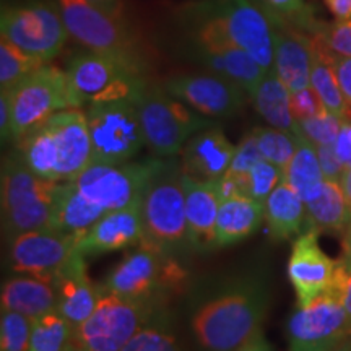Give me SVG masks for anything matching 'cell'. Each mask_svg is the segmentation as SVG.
Segmentation results:
<instances>
[{
    "label": "cell",
    "instance_id": "ffe728a7",
    "mask_svg": "<svg viewBox=\"0 0 351 351\" xmlns=\"http://www.w3.org/2000/svg\"><path fill=\"white\" fill-rule=\"evenodd\" d=\"M143 241L142 202L104 213L96 225L82 236L77 249L83 256H101L140 245Z\"/></svg>",
    "mask_w": 351,
    "mask_h": 351
},
{
    "label": "cell",
    "instance_id": "f5cc1de1",
    "mask_svg": "<svg viewBox=\"0 0 351 351\" xmlns=\"http://www.w3.org/2000/svg\"><path fill=\"white\" fill-rule=\"evenodd\" d=\"M88 2L93 3L95 7L101 8L103 12L109 13V15L117 16V19H119V15H121V13H119V10H121L119 0H88Z\"/></svg>",
    "mask_w": 351,
    "mask_h": 351
},
{
    "label": "cell",
    "instance_id": "603a6c76",
    "mask_svg": "<svg viewBox=\"0 0 351 351\" xmlns=\"http://www.w3.org/2000/svg\"><path fill=\"white\" fill-rule=\"evenodd\" d=\"M274 69L289 93L311 86L313 70V34L295 26L275 25Z\"/></svg>",
    "mask_w": 351,
    "mask_h": 351
},
{
    "label": "cell",
    "instance_id": "3957f363",
    "mask_svg": "<svg viewBox=\"0 0 351 351\" xmlns=\"http://www.w3.org/2000/svg\"><path fill=\"white\" fill-rule=\"evenodd\" d=\"M186 280V270L173 254L140 244L109 274L101 291L163 304L166 296L182 289Z\"/></svg>",
    "mask_w": 351,
    "mask_h": 351
},
{
    "label": "cell",
    "instance_id": "1f68e13d",
    "mask_svg": "<svg viewBox=\"0 0 351 351\" xmlns=\"http://www.w3.org/2000/svg\"><path fill=\"white\" fill-rule=\"evenodd\" d=\"M298 148L291 161L285 166L283 181L288 184L302 200L309 202L319 194L324 186V174L320 168L315 145L298 132Z\"/></svg>",
    "mask_w": 351,
    "mask_h": 351
},
{
    "label": "cell",
    "instance_id": "7dc6e473",
    "mask_svg": "<svg viewBox=\"0 0 351 351\" xmlns=\"http://www.w3.org/2000/svg\"><path fill=\"white\" fill-rule=\"evenodd\" d=\"M335 70H337V77H339L340 88L341 91H343V96L346 103H348L350 112H351V57L337 56Z\"/></svg>",
    "mask_w": 351,
    "mask_h": 351
},
{
    "label": "cell",
    "instance_id": "ac0fdd59",
    "mask_svg": "<svg viewBox=\"0 0 351 351\" xmlns=\"http://www.w3.org/2000/svg\"><path fill=\"white\" fill-rule=\"evenodd\" d=\"M46 124L54 135L59 153L57 182L73 181L93 161L86 114L80 108L64 109L52 114Z\"/></svg>",
    "mask_w": 351,
    "mask_h": 351
},
{
    "label": "cell",
    "instance_id": "8992f818",
    "mask_svg": "<svg viewBox=\"0 0 351 351\" xmlns=\"http://www.w3.org/2000/svg\"><path fill=\"white\" fill-rule=\"evenodd\" d=\"M134 103L137 104L147 145L158 156L178 155L192 135L213 125L212 121L191 111L168 91L148 85Z\"/></svg>",
    "mask_w": 351,
    "mask_h": 351
},
{
    "label": "cell",
    "instance_id": "74e56055",
    "mask_svg": "<svg viewBox=\"0 0 351 351\" xmlns=\"http://www.w3.org/2000/svg\"><path fill=\"white\" fill-rule=\"evenodd\" d=\"M256 132L263 160L285 169L296 153L298 135L275 127H258Z\"/></svg>",
    "mask_w": 351,
    "mask_h": 351
},
{
    "label": "cell",
    "instance_id": "6da1fadb",
    "mask_svg": "<svg viewBox=\"0 0 351 351\" xmlns=\"http://www.w3.org/2000/svg\"><path fill=\"white\" fill-rule=\"evenodd\" d=\"M269 311V291L257 280H243L192 314V330L205 351H236L262 330Z\"/></svg>",
    "mask_w": 351,
    "mask_h": 351
},
{
    "label": "cell",
    "instance_id": "5b68a950",
    "mask_svg": "<svg viewBox=\"0 0 351 351\" xmlns=\"http://www.w3.org/2000/svg\"><path fill=\"white\" fill-rule=\"evenodd\" d=\"M142 245L168 254L191 247L187 232L182 173L163 168L153 178L142 199Z\"/></svg>",
    "mask_w": 351,
    "mask_h": 351
},
{
    "label": "cell",
    "instance_id": "52a82bcc",
    "mask_svg": "<svg viewBox=\"0 0 351 351\" xmlns=\"http://www.w3.org/2000/svg\"><path fill=\"white\" fill-rule=\"evenodd\" d=\"M8 95L12 104L10 140L13 142L49 119L52 114L80 108L67 72L47 64L8 90Z\"/></svg>",
    "mask_w": 351,
    "mask_h": 351
},
{
    "label": "cell",
    "instance_id": "7402d4cb",
    "mask_svg": "<svg viewBox=\"0 0 351 351\" xmlns=\"http://www.w3.org/2000/svg\"><path fill=\"white\" fill-rule=\"evenodd\" d=\"M182 186L186 194L189 244L199 252L217 249V218L221 204L217 182L199 181L182 174Z\"/></svg>",
    "mask_w": 351,
    "mask_h": 351
},
{
    "label": "cell",
    "instance_id": "b9f144b4",
    "mask_svg": "<svg viewBox=\"0 0 351 351\" xmlns=\"http://www.w3.org/2000/svg\"><path fill=\"white\" fill-rule=\"evenodd\" d=\"M315 36L335 56L351 57V19L320 23Z\"/></svg>",
    "mask_w": 351,
    "mask_h": 351
},
{
    "label": "cell",
    "instance_id": "db71d44e",
    "mask_svg": "<svg viewBox=\"0 0 351 351\" xmlns=\"http://www.w3.org/2000/svg\"><path fill=\"white\" fill-rule=\"evenodd\" d=\"M341 261L351 265V219L346 230L341 232Z\"/></svg>",
    "mask_w": 351,
    "mask_h": 351
},
{
    "label": "cell",
    "instance_id": "277c9868",
    "mask_svg": "<svg viewBox=\"0 0 351 351\" xmlns=\"http://www.w3.org/2000/svg\"><path fill=\"white\" fill-rule=\"evenodd\" d=\"M163 304L101 291L98 306L73 328L67 351H121Z\"/></svg>",
    "mask_w": 351,
    "mask_h": 351
},
{
    "label": "cell",
    "instance_id": "44dd1931",
    "mask_svg": "<svg viewBox=\"0 0 351 351\" xmlns=\"http://www.w3.org/2000/svg\"><path fill=\"white\" fill-rule=\"evenodd\" d=\"M236 147L218 127H207L187 140L181 150V173L199 181H218L230 169Z\"/></svg>",
    "mask_w": 351,
    "mask_h": 351
},
{
    "label": "cell",
    "instance_id": "4316f807",
    "mask_svg": "<svg viewBox=\"0 0 351 351\" xmlns=\"http://www.w3.org/2000/svg\"><path fill=\"white\" fill-rule=\"evenodd\" d=\"M2 311L39 319L56 311V291L51 282L36 276H15L2 285Z\"/></svg>",
    "mask_w": 351,
    "mask_h": 351
},
{
    "label": "cell",
    "instance_id": "f1b7e54d",
    "mask_svg": "<svg viewBox=\"0 0 351 351\" xmlns=\"http://www.w3.org/2000/svg\"><path fill=\"white\" fill-rule=\"evenodd\" d=\"M337 56L320 39L313 34V70L311 86L320 96L324 106L343 122H350L351 112L341 91L335 70Z\"/></svg>",
    "mask_w": 351,
    "mask_h": 351
},
{
    "label": "cell",
    "instance_id": "2e32d148",
    "mask_svg": "<svg viewBox=\"0 0 351 351\" xmlns=\"http://www.w3.org/2000/svg\"><path fill=\"white\" fill-rule=\"evenodd\" d=\"M165 90L212 119L234 116L245 101L243 88L217 73L173 77L165 83Z\"/></svg>",
    "mask_w": 351,
    "mask_h": 351
},
{
    "label": "cell",
    "instance_id": "d4e9b609",
    "mask_svg": "<svg viewBox=\"0 0 351 351\" xmlns=\"http://www.w3.org/2000/svg\"><path fill=\"white\" fill-rule=\"evenodd\" d=\"M199 52L202 62L207 65V69L219 77L234 82L251 96L267 73V70L251 54L231 41L208 49H199Z\"/></svg>",
    "mask_w": 351,
    "mask_h": 351
},
{
    "label": "cell",
    "instance_id": "7c38bea8",
    "mask_svg": "<svg viewBox=\"0 0 351 351\" xmlns=\"http://www.w3.org/2000/svg\"><path fill=\"white\" fill-rule=\"evenodd\" d=\"M163 165L161 161L91 163L73 179V184L88 200L104 212H112L142 202L145 191Z\"/></svg>",
    "mask_w": 351,
    "mask_h": 351
},
{
    "label": "cell",
    "instance_id": "d590c367",
    "mask_svg": "<svg viewBox=\"0 0 351 351\" xmlns=\"http://www.w3.org/2000/svg\"><path fill=\"white\" fill-rule=\"evenodd\" d=\"M256 2L269 13L275 25L295 26L309 34H315L319 29L320 21L315 19L313 8L304 0H256Z\"/></svg>",
    "mask_w": 351,
    "mask_h": 351
},
{
    "label": "cell",
    "instance_id": "7a4b0ae2",
    "mask_svg": "<svg viewBox=\"0 0 351 351\" xmlns=\"http://www.w3.org/2000/svg\"><path fill=\"white\" fill-rule=\"evenodd\" d=\"M59 182L32 173L16 153L2 165V225L7 241L49 228Z\"/></svg>",
    "mask_w": 351,
    "mask_h": 351
},
{
    "label": "cell",
    "instance_id": "d6986e66",
    "mask_svg": "<svg viewBox=\"0 0 351 351\" xmlns=\"http://www.w3.org/2000/svg\"><path fill=\"white\" fill-rule=\"evenodd\" d=\"M56 291V309L75 328L93 314L101 298V289L91 283L85 256L78 251L52 278Z\"/></svg>",
    "mask_w": 351,
    "mask_h": 351
},
{
    "label": "cell",
    "instance_id": "ab89813d",
    "mask_svg": "<svg viewBox=\"0 0 351 351\" xmlns=\"http://www.w3.org/2000/svg\"><path fill=\"white\" fill-rule=\"evenodd\" d=\"M341 125H343V121L330 111H324L319 116L298 122L301 134L309 142H313L315 147H319V145H335L340 135Z\"/></svg>",
    "mask_w": 351,
    "mask_h": 351
},
{
    "label": "cell",
    "instance_id": "ba28073f",
    "mask_svg": "<svg viewBox=\"0 0 351 351\" xmlns=\"http://www.w3.org/2000/svg\"><path fill=\"white\" fill-rule=\"evenodd\" d=\"M59 8L69 34L78 44L88 51L111 56L143 73L145 62L137 41L117 16L103 12L88 0H59Z\"/></svg>",
    "mask_w": 351,
    "mask_h": 351
},
{
    "label": "cell",
    "instance_id": "ee69618b",
    "mask_svg": "<svg viewBox=\"0 0 351 351\" xmlns=\"http://www.w3.org/2000/svg\"><path fill=\"white\" fill-rule=\"evenodd\" d=\"M289 108H291V114L296 122L311 119V117H315L324 111H327V108L324 106L322 99L315 93L313 86L304 88V90L296 91V93H291Z\"/></svg>",
    "mask_w": 351,
    "mask_h": 351
},
{
    "label": "cell",
    "instance_id": "4dcf8cb0",
    "mask_svg": "<svg viewBox=\"0 0 351 351\" xmlns=\"http://www.w3.org/2000/svg\"><path fill=\"white\" fill-rule=\"evenodd\" d=\"M291 93L287 85L276 75L275 69L269 70L262 82L258 83L256 91L252 93V101L256 111L261 114L262 119L267 121L275 129L289 130L293 134L300 132L298 122L295 121L289 108Z\"/></svg>",
    "mask_w": 351,
    "mask_h": 351
},
{
    "label": "cell",
    "instance_id": "f35d334b",
    "mask_svg": "<svg viewBox=\"0 0 351 351\" xmlns=\"http://www.w3.org/2000/svg\"><path fill=\"white\" fill-rule=\"evenodd\" d=\"M33 319L13 311H2L0 317V351H28Z\"/></svg>",
    "mask_w": 351,
    "mask_h": 351
},
{
    "label": "cell",
    "instance_id": "83f0119b",
    "mask_svg": "<svg viewBox=\"0 0 351 351\" xmlns=\"http://www.w3.org/2000/svg\"><path fill=\"white\" fill-rule=\"evenodd\" d=\"M265 219L274 241H287L293 236H300L306 225L304 200L282 181L265 200Z\"/></svg>",
    "mask_w": 351,
    "mask_h": 351
},
{
    "label": "cell",
    "instance_id": "f907efd6",
    "mask_svg": "<svg viewBox=\"0 0 351 351\" xmlns=\"http://www.w3.org/2000/svg\"><path fill=\"white\" fill-rule=\"evenodd\" d=\"M335 20L351 19V0H324Z\"/></svg>",
    "mask_w": 351,
    "mask_h": 351
},
{
    "label": "cell",
    "instance_id": "bcb514c9",
    "mask_svg": "<svg viewBox=\"0 0 351 351\" xmlns=\"http://www.w3.org/2000/svg\"><path fill=\"white\" fill-rule=\"evenodd\" d=\"M330 289L339 296L341 306L345 307L351 326V265L341 261V258H339V263H337L335 276H333V283Z\"/></svg>",
    "mask_w": 351,
    "mask_h": 351
},
{
    "label": "cell",
    "instance_id": "c3c4849f",
    "mask_svg": "<svg viewBox=\"0 0 351 351\" xmlns=\"http://www.w3.org/2000/svg\"><path fill=\"white\" fill-rule=\"evenodd\" d=\"M10 129H12L10 95H8V91L2 90V96H0V135H2L3 143H5L7 140H10Z\"/></svg>",
    "mask_w": 351,
    "mask_h": 351
},
{
    "label": "cell",
    "instance_id": "d6a6232c",
    "mask_svg": "<svg viewBox=\"0 0 351 351\" xmlns=\"http://www.w3.org/2000/svg\"><path fill=\"white\" fill-rule=\"evenodd\" d=\"M15 153L32 173L47 181L57 182V166H59V153L54 135L46 121L26 132L23 137L16 140Z\"/></svg>",
    "mask_w": 351,
    "mask_h": 351
},
{
    "label": "cell",
    "instance_id": "484cf974",
    "mask_svg": "<svg viewBox=\"0 0 351 351\" xmlns=\"http://www.w3.org/2000/svg\"><path fill=\"white\" fill-rule=\"evenodd\" d=\"M265 218V204L239 195L221 200L217 218V247L239 243L258 230Z\"/></svg>",
    "mask_w": 351,
    "mask_h": 351
},
{
    "label": "cell",
    "instance_id": "7bdbcfd3",
    "mask_svg": "<svg viewBox=\"0 0 351 351\" xmlns=\"http://www.w3.org/2000/svg\"><path fill=\"white\" fill-rule=\"evenodd\" d=\"M262 160L263 156L261 153V148H258L257 132L254 129L251 132H247V134L244 135V138L241 140V143L236 147L234 156H232L231 166L230 169H228V173L249 174L254 166Z\"/></svg>",
    "mask_w": 351,
    "mask_h": 351
},
{
    "label": "cell",
    "instance_id": "9a60e30c",
    "mask_svg": "<svg viewBox=\"0 0 351 351\" xmlns=\"http://www.w3.org/2000/svg\"><path fill=\"white\" fill-rule=\"evenodd\" d=\"M77 252V239L49 230L28 231L8 241L12 270L28 274L52 283V278Z\"/></svg>",
    "mask_w": 351,
    "mask_h": 351
},
{
    "label": "cell",
    "instance_id": "cb8c5ba5",
    "mask_svg": "<svg viewBox=\"0 0 351 351\" xmlns=\"http://www.w3.org/2000/svg\"><path fill=\"white\" fill-rule=\"evenodd\" d=\"M104 213L108 212L88 200L73 181H67L57 186L49 230L73 236L78 243Z\"/></svg>",
    "mask_w": 351,
    "mask_h": 351
},
{
    "label": "cell",
    "instance_id": "816d5d0a",
    "mask_svg": "<svg viewBox=\"0 0 351 351\" xmlns=\"http://www.w3.org/2000/svg\"><path fill=\"white\" fill-rule=\"evenodd\" d=\"M236 351H274V346L270 345V341L265 339V335L261 330L251 340L245 341L243 346H239Z\"/></svg>",
    "mask_w": 351,
    "mask_h": 351
},
{
    "label": "cell",
    "instance_id": "8fae6325",
    "mask_svg": "<svg viewBox=\"0 0 351 351\" xmlns=\"http://www.w3.org/2000/svg\"><path fill=\"white\" fill-rule=\"evenodd\" d=\"M0 33L25 54L44 64L59 56L70 38L59 3L51 2L3 8Z\"/></svg>",
    "mask_w": 351,
    "mask_h": 351
},
{
    "label": "cell",
    "instance_id": "e575fe53",
    "mask_svg": "<svg viewBox=\"0 0 351 351\" xmlns=\"http://www.w3.org/2000/svg\"><path fill=\"white\" fill-rule=\"evenodd\" d=\"M121 351H182L163 309H160L135 333Z\"/></svg>",
    "mask_w": 351,
    "mask_h": 351
},
{
    "label": "cell",
    "instance_id": "9c48e42d",
    "mask_svg": "<svg viewBox=\"0 0 351 351\" xmlns=\"http://www.w3.org/2000/svg\"><path fill=\"white\" fill-rule=\"evenodd\" d=\"M93 161L125 163L142 150L145 140L137 104L130 99L91 103L86 109Z\"/></svg>",
    "mask_w": 351,
    "mask_h": 351
},
{
    "label": "cell",
    "instance_id": "11a10c76",
    "mask_svg": "<svg viewBox=\"0 0 351 351\" xmlns=\"http://www.w3.org/2000/svg\"><path fill=\"white\" fill-rule=\"evenodd\" d=\"M340 186H341V189H343L346 204H348V208H350V213H351V165L346 166L345 173L340 179Z\"/></svg>",
    "mask_w": 351,
    "mask_h": 351
},
{
    "label": "cell",
    "instance_id": "5bb4252c",
    "mask_svg": "<svg viewBox=\"0 0 351 351\" xmlns=\"http://www.w3.org/2000/svg\"><path fill=\"white\" fill-rule=\"evenodd\" d=\"M213 15L221 20L232 44L251 54L269 72L275 62V23L256 0H217Z\"/></svg>",
    "mask_w": 351,
    "mask_h": 351
},
{
    "label": "cell",
    "instance_id": "836d02e7",
    "mask_svg": "<svg viewBox=\"0 0 351 351\" xmlns=\"http://www.w3.org/2000/svg\"><path fill=\"white\" fill-rule=\"evenodd\" d=\"M73 328L56 311L33 320L28 351H67Z\"/></svg>",
    "mask_w": 351,
    "mask_h": 351
},
{
    "label": "cell",
    "instance_id": "681fc988",
    "mask_svg": "<svg viewBox=\"0 0 351 351\" xmlns=\"http://www.w3.org/2000/svg\"><path fill=\"white\" fill-rule=\"evenodd\" d=\"M335 150L346 166L351 165V122H343L335 142Z\"/></svg>",
    "mask_w": 351,
    "mask_h": 351
},
{
    "label": "cell",
    "instance_id": "8d00e7d4",
    "mask_svg": "<svg viewBox=\"0 0 351 351\" xmlns=\"http://www.w3.org/2000/svg\"><path fill=\"white\" fill-rule=\"evenodd\" d=\"M43 65L44 62L41 60L25 54L23 51L2 38L0 41V86L3 91L12 90Z\"/></svg>",
    "mask_w": 351,
    "mask_h": 351
},
{
    "label": "cell",
    "instance_id": "60d3db41",
    "mask_svg": "<svg viewBox=\"0 0 351 351\" xmlns=\"http://www.w3.org/2000/svg\"><path fill=\"white\" fill-rule=\"evenodd\" d=\"M283 181V169L270 161L262 160L247 174V197L258 202L269 199L275 187Z\"/></svg>",
    "mask_w": 351,
    "mask_h": 351
},
{
    "label": "cell",
    "instance_id": "e0dca14e",
    "mask_svg": "<svg viewBox=\"0 0 351 351\" xmlns=\"http://www.w3.org/2000/svg\"><path fill=\"white\" fill-rule=\"evenodd\" d=\"M319 232L306 230L293 243L288 258V278L296 295V304L304 306L330 289L339 258L328 257L320 247Z\"/></svg>",
    "mask_w": 351,
    "mask_h": 351
},
{
    "label": "cell",
    "instance_id": "f546056e",
    "mask_svg": "<svg viewBox=\"0 0 351 351\" xmlns=\"http://www.w3.org/2000/svg\"><path fill=\"white\" fill-rule=\"evenodd\" d=\"M351 219L343 189L337 181H324L320 192L306 202V228L317 232L341 234Z\"/></svg>",
    "mask_w": 351,
    "mask_h": 351
},
{
    "label": "cell",
    "instance_id": "9f6ffc18",
    "mask_svg": "<svg viewBox=\"0 0 351 351\" xmlns=\"http://www.w3.org/2000/svg\"><path fill=\"white\" fill-rule=\"evenodd\" d=\"M327 351H351V335L346 337V339H343L341 341H339L335 346H332L330 350Z\"/></svg>",
    "mask_w": 351,
    "mask_h": 351
},
{
    "label": "cell",
    "instance_id": "30bf717a",
    "mask_svg": "<svg viewBox=\"0 0 351 351\" xmlns=\"http://www.w3.org/2000/svg\"><path fill=\"white\" fill-rule=\"evenodd\" d=\"M67 75L80 108L83 104L135 98L147 82L142 72L99 52H78L69 60Z\"/></svg>",
    "mask_w": 351,
    "mask_h": 351
},
{
    "label": "cell",
    "instance_id": "f6af8a7d",
    "mask_svg": "<svg viewBox=\"0 0 351 351\" xmlns=\"http://www.w3.org/2000/svg\"><path fill=\"white\" fill-rule=\"evenodd\" d=\"M315 150H317L324 179L326 181L340 182L341 176H343L346 169V165L340 160L339 153L335 150V145H319V147H315Z\"/></svg>",
    "mask_w": 351,
    "mask_h": 351
},
{
    "label": "cell",
    "instance_id": "4fadbf2b",
    "mask_svg": "<svg viewBox=\"0 0 351 351\" xmlns=\"http://www.w3.org/2000/svg\"><path fill=\"white\" fill-rule=\"evenodd\" d=\"M350 335V319L332 289L296 306L287 322L289 351H327Z\"/></svg>",
    "mask_w": 351,
    "mask_h": 351
}]
</instances>
